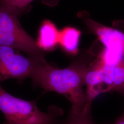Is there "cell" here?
<instances>
[{
	"instance_id": "1",
	"label": "cell",
	"mask_w": 124,
	"mask_h": 124,
	"mask_svg": "<svg viewBox=\"0 0 124 124\" xmlns=\"http://www.w3.org/2000/svg\"><path fill=\"white\" fill-rule=\"evenodd\" d=\"M91 53H84L64 69H59L44 62L32 79L34 84L46 92L62 95L70 102V113L78 114L83 110L86 103L85 77Z\"/></svg>"
},
{
	"instance_id": "2",
	"label": "cell",
	"mask_w": 124,
	"mask_h": 124,
	"mask_svg": "<svg viewBox=\"0 0 124 124\" xmlns=\"http://www.w3.org/2000/svg\"><path fill=\"white\" fill-rule=\"evenodd\" d=\"M31 8L22 9L0 0V45L27 53L33 58H45L36 41L21 26L18 18Z\"/></svg>"
},
{
	"instance_id": "3",
	"label": "cell",
	"mask_w": 124,
	"mask_h": 124,
	"mask_svg": "<svg viewBox=\"0 0 124 124\" xmlns=\"http://www.w3.org/2000/svg\"><path fill=\"white\" fill-rule=\"evenodd\" d=\"M0 112L5 120L15 124H62L58 119L62 110L50 107L47 112L38 108L36 101H29L15 97L5 91L0 83Z\"/></svg>"
},
{
	"instance_id": "4",
	"label": "cell",
	"mask_w": 124,
	"mask_h": 124,
	"mask_svg": "<svg viewBox=\"0 0 124 124\" xmlns=\"http://www.w3.org/2000/svg\"><path fill=\"white\" fill-rule=\"evenodd\" d=\"M15 49L0 45V83L5 80L16 79L21 82L27 78L32 79L45 58H27L15 52Z\"/></svg>"
},
{
	"instance_id": "5",
	"label": "cell",
	"mask_w": 124,
	"mask_h": 124,
	"mask_svg": "<svg viewBox=\"0 0 124 124\" xmlns=\"http://www.w3.org/2000/svg\"><path fill=\"white\" fill-rule=\"evenodd\" d=\"M78 16L104 46L105 50L124 58V33L115 29L105 26L94 21L88 13L83 11Z\"/></svg>"
},
{
	"instance_id": "6",
	"label": "cell",
	"mask_w": 124,
	"mask_h": 124,
	"mask_svg": "<svg viewBox=\"0 0 124 124\" xmlns=\"http://www.w3.org/2000/svg\"><path fill=\"white\" fill-rule=\"evenodd\" d=\"M103 63L97 58L89 64L85 77V86L86 103L84 110H91V105L93 100L99 95L104 93V86L102 80Z\"/></svg>"
},
{
	"instance_id": "7",
	"label": "cell",
	"mask_w": 124,
	"mask_h": 124,
	"mask_svg": "<svg viewBox=\"0 0 124 124\" xmlns=\"http://www.w3.org/2000/svg\"><path fill=\"white\" fill-rule=\"evenodd\" d=\"M59 35V31L53 23L45 20L39 29L37 46L42 51H53L58 44Z\"/></svg>"
},
{
	"instance_id": "8",
	"label": "cell",
	"mask_w": 124,
	"mask_h": 124,
	"mask_svg": "<svg viewBox=\"0 0 124 124\" xmlns=\"http://www.w3.org/2000/svg\"><path fill=\"white\" fill-rule=\"evenodd\" d=\"M80 31L72 27H66L59 31L58 44L66 53L75 55L79 52Z\"/></svg>"
},
{
	"instance_id": "9",
	"label": "cell",
	"mask_w": 124,
	"mask_h": 124,
	"mask_svg": "<svg viewBox=\"0 0 124 124\" xmlns=\"http://www.w3.org/2000/svg\"><path fill=\"white\" fill-rule=\"evenodd\" d=\"M91 111L83 110L78 114L70 112L69 116L62 122V124H95L92 120Z\"/></svg>"
},
{
	"instance_id": "10",
	"label": "cell",
	"mask_w": 124,
	"mask_h": 124,
	"mask_svg": "<svg viewBox=\"0 0 124 124\" xmlns=\"http://www.w3.org/2000/svg\"><path fill=\"white\" fill-rule=\"evenodd\" d=\"M117 91L124 93V61L115 67L114 79L109 92Z\"/></svg>"
},
{
	"instance_id": "11",
	"label": "cell",
	"mask_w": 124,
	"mask_h": 124,
	"mask_svg": "<svg viewBox=\"0 0 124 124\" xmlns=\"http://www.w3.org/2000/svg\"><path fill=\"white\" fill-rule=\"evenodd\" d=\"M10 4L22 9L31 8L30 3L33 0H5ZM41 2L50 7H54L58 4L60 0H41Z\"/></svg>"
},
{
	"instance_id": "12",
	"label": "cell",
	"mask_w": 124,
	"mask_h": 124,
	"mask_svg": "<svg viewBox=\"0 0 124 124\" xmlns=\"http://www.w3.org/2000/svg\"><path fill=\"white\" fill-rule=\"evenodd\" d=\"M113 124H124V116L122 115L115 123Z\"/></svg>"
},
{
	"instance_id": "13",
	"label": "cell",
	"mask_w": 124,
	"mask_h": 124,
	"mask_svg": "<svg viewBox=\"0 0 124 124\" xmlns=\"http://www.w3.org/2000/svg\"><path fill=\"white\" fill-rule=\"evenodd\" d=\"M3 124H15L13 123H12V122H10V121H8V120H5V121L4 122V123Z\"/></svg>"
},
{
	"instance_id": "14",
	"label": "cell",
	"mask_w": 124,
	"mask_h": 124,
	"mask_svg": "<svg viewBox=\"0 0 124 124\" xmlns=\"http://www.w3.org/2000/svg\"><path fill=\"white\" fill-rule=\"evenodd\" d=\"M123 115V116H124V114H123V115Z\"/></svg>"
}]
</instances>
